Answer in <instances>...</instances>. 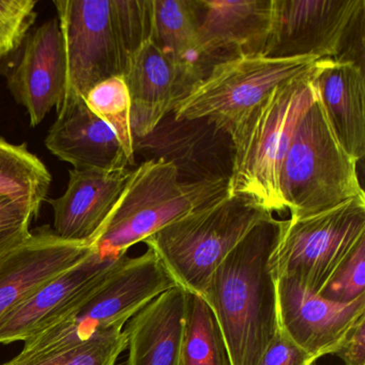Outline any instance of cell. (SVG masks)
<instances>
[{"instance_id": "1", "label": "cell", "mask_w": 365, "mask_h": 365, "mask_svg": "<svg viewBox=\"0 0 365 365\" xmlns=\"http://www.w3.org/2000/svg\"><path fill=\"white\" fill-rule=\"evenodd\" d=\"M281 220L256 225L209 279L202 298L215 314L230 365H257L279 331L277 281L270 260Z\"/></svg>"}, {"instance_id": "2", "label": "cell", "mask_w": 365, "mask_h": 365, "mask_svg": "<svg viewBox=\"0 0 365 365\" xmlns=\"http://www.w3.org/2000/svg\"><path fill=\"white\" fill-rule=\"evenodd\" d=\"M66 55L57 116L100 83L123 76L128 59L149 39L148 0H55Z\"/></svg>"}, {"instance_id": "3", "label": "cell", "mask_w": 365, "mask_h": 365, "mask_svg": "<svg viewBox=\"0 0 365 365\" xmlns=\"http://www.w3.org/2000/svg\"><path fill=\"white\" fill-rule=\"evenodd\" d=\"M317 99L312 74L297 78L273 89L230 130L234 160L228 193L250 196L272 213L285 210L282 165L299 120Z\"/></svg>"}, {"instance_id": "4", "label": "cell", "mask_w": 365, "mask_h": 365, "mask_svg": "<svg viewBox=\"0 0 365 365\" xmlns=\"http://www.w3.org/2000/svg\"><path fill=\"white\" fill-rule=\"evenodd\" d=\"M273 213L254 198L226 193L144 240L177 286L202 297L215 269Z\"/></svg>"}, {"instance_id": "5", "label": "cell", "mask_w": 365, "mask_h": 365, "mask_svg": "<svg viewBox=\"0 0 365 365\" xmlns=\"http://www.w3.org/2000/svg\"><path fill=\"white\" fill-rule=\"evenodd\" d=\"M227 192V180L185 182L173 164L146 160L132 170L93 247L102 256L125 255L130 247Z\"/></svg>"}, {"instance_id": "6", "label": "cell", "mask_w": 365, "mask_h": 365, "mask_svg": "<svg viewBox=\"0 0 365 365\" xmlns=\"http://www.w3.org/2000/svg\"><path fill=\"white\" fill-rule=\"evenodd\" d=\"M358 162L339 144L316 100L299 120L282 165L279 190L290 219H302L365 197Z\"/></svg>"}, {"instance_id": "7", "label": "cell", "mask_w": 365, "mask_h": 365, "mask_svg": "<svg viewBox=\"0 0 365 365\" xmlns=\"http://www.w3.org/2000/svg\"><path fill=\"white\" fill-rule=\"evenodd\" d=\"M176 286L153 250L125 255L99 288L63 318L24 341V354L58 349L98 333L123 329L148 303Z\"/></svg>"}, {"instance_id": "8", "label": "cell", "mask_w": 365, "mask_h": 365, "mask_svg": "<svg viewBox=\"0 0 365 365\" xmlns=\"http://www.w3.org/2000/svg\"><path fill=\"white\" fill-rule=\"evenodd\" d=\"M318 61L243 55L220 61L175 104L170 114L176 120L209 119L230 133L273 89L313 73Z\"/></svg>"}, {"instance_id": "9", "label": "cell", "mask_w": 365, "mask_h": 365, "mask_svg": "<svg viewBox=\"0 0 365 365\" xmlns=\"http://www.w3.org/2000/svg\"><path fill=\"white\" fill-rule=\"evenodd\" d=\"M363 236L365 197L302 219L283 220L271 270L275 279L289 277L318 294Z\"/></svg>"}, {"instance_id": "10", "label": "cell", "mask_w": 365, "mask_h": 365, "mask_svg": "<svg viewBox=\"0 0 365 365\" xmlns=\"http://www.w3.org/2000/svg\"><path fill=\"white\" fill-rule=\"evenodd\" d=\"M365 0H273L269 58L314 57L344 61L364 25Z\"/></svg>"}, {"instance_id": "11", "label": "cell", "mask_w": 365, "mask_h": 365, "mask_svg": "<svg viewBox=\"0 0 365 365\" xmlns=\"http://www.w3.org/2000/svg\"><path fill=\"white\" fill-rule=\"evenodd\" d=\"M173 164L185 182L230 180L234 146L230 133L209 119L176 120L168 114L151 133L134 140V153Z\"/></svg>"}, {"instance_id": "12", "label": "cell", "mask_w": 365, "mask_h": 365, "mask_svg": "<svg viewBox=\"0 0 365 365\" xmlns=\"http://www.w3.org/2000/svg\"><path fill=\"white\" fill-rule=\"evenodd\" d=\"M123 256H102L93 249L53 277L0 319V344L27 341L58 322L101 286Z\"/></svg>"}, {"instance_id": "13", "label": "cell", "mask_w": 365, "mask_h": 365, "mask_svg": "<svg viewBox=\"0 0 365 365\" xmlns=\"http://www.w3.org/2000/svg\"><path fill=\"white\" fill-rule=\"evenodd\" d=\"M123 78L131 102L134 140L151 133L172 112L175 104L202 81L150 39L145 40L129 57Z\"/></svg>"}, {"instance_id": "14", "label": "cell", "mask_w": 365, "mask_h": 365, "mask_svg": "<svg viewBox=\"0 0 365 365\" xmlns=\"http://www.w3.org/2000/svg\"><path fill=\"white\" fill-rule=\"evenodd\" d=\"M275 281L279 329L315 361L334 354L352 324L365 314V297L341 304L305 289L289 277Z\"/></svg>"}, {"instance_id": "15", "label": "cell", "mask_w": 365, "mask_h": 365, "mask_svg": "<svg viewBox=\"0 0 365 365\" xmlns=\"http://www.w3.org/2000/svg\"><path fill=\"white\" fill-rule=\"evenodd\" d=\"M65 84L63 34L58 19L53 18L27 36L20 61L8 76V88L36 128L59 106Z\"/></svg>"}, {"instance_id": "16", "label": "cell", "mask_w": 365, "mask_h": 365, "mask_svg": "<svg viewBox=\"0 0 365 365\" xmlns=\"http://www.w3.org/2000/svg\"><path fill=\"white\" fill-rule=\"evenodd\" d=\"M95 247L65 240L48 226L0 259V319L42 285L84 259Z\"/></svg>"}, {"instance_id": "17", "label": "cell", "mask_w": 365, "mask_h": 365, "mask_svg": "<svg viewBox=\"0 0 365 365\" xmlns=\"http://www.w3.org/2000/svg\"><path fill=\"white\" fill-rule=\"evenodd\" d=\"M273 0H198V54L212 59L262 55L272 16Z\"/></svg>"}, {"instance_id": "18", "label": "cell", "mask_w": 365, "mask_h": 365, "mask_svg": "<svg viewBox=\"0 0 365 365\" xmlns=\"http://www.w3.org/2000/svg\"><path fill=\"white\" fill-rule=\"evenodd\" d=\"M132 170H69L65 193L48 200L54 213L55 234L65 240L84 242L93 247L123 194Z\"/></svg>"}, {"instance_id": "19", "label": "cell", "mask_w": 365, "mask_h": 365, "mask_svg": "<svg viewBox=\"0 0 365 365\" xmlns=\"http://www.w3.org/2000/svg\"><path fill=\"white\" fill-rule=\"evenodd\" d=\"M312 82L339 144L360 161L365 155L363 68L351 61L319 59Z\"/></svg>"}, {"instance_id": "20", "label": "cell", "mask_w": 365, "mask_h": 365, "mask_svg": "<svg viewBox=\"0 0 365 365\" xmlns=\"http://www.w3.org/2000/svg\"><path fill=\"white\" fill-rule=\"evenodd\" d=\"M46 146L76 170L113 172L131 165L115 132L87 108L84 100L57 116Z\"/></svg>"}, {"instance_id": "21", "label": "cell", "mask_w": 365, "mask_h": 365, "mask_svg": "<svg viewBox=\"0 0 365 365\" xmlns=\"http://www.w3.org/2000/svg\"><path fill=\"white\" fill-rule=\"evenodd\" d=\"M187 299L174 286L128 322L127 365H180Z\"/></svg>"}, {"instance_id": "22", "label": "cell", "mask_w": 365, "mask_h": 365, "mask_svg": "<svg viewBox=\"0 0 365 365\" xmlns=\"http://www.w3.org/2000/svg\"><path fill=\"white\" fill-rule=\"evenodd\" d=\"M149 39L200 78L207 76L198 54V0H148Z\"/></svg>"}, {"instance_id": "23", "label": "cell", "mask_w": 365, "mask_h": 365, "mask_svg": "<svg viewBox=\"0 0 365 365\" xmlns=\"http://www.w3.org/2000/svg\"><path fill=\"white\" fill-rule=\"evenodd\" d=\"M52 175L26 145L0 138V196L24 202L36 215L48 197Z\"/></svg>"}, {"instance_id": "24", "label": "cell", "mask_w": 365, "mask_h": 365, "mask_svg": "<svg viewBox=\"0 0 365 365\" xmlns=\"http://www.w3.org/2000/svg\"><path fill=\"white\" fill-rule=\"evenodd\" d=\"M180 365H230L215 314L197 294H187Z\"/></svg>"}, {"instance_id": "25", "label": "cell", "mask_w": 365, "mask_h": 365, "mask_svg": "<svg viewBox=\"0 0 365 365\" xmlns=\"http://www.w3.org/2000/svg\"><path fill=\"white\" fill-rule=\"evenodd\" d=\"M127 349L123 329H112L91 339L58 349L24 354L20 352L0 365H117L119 356Z\"/></svg>"}, {"instance_id": "26", "label": "cell", "mask_w": 365, "mask_h": 365, "mask_svg": "<svg viewBox=\"0 0 365 365\" xmlns=\"http://www.w3.org/2000/svg\"><path fill=\"white\" fill-rule=\"evenodd\" d=\"M87 108L108 123L133 165L135 161L131 128V102L123 76H113L89 91L84 98Z\"/></svg>"}, {"instance_id": "27", "label": "cell", "mask_w": 365, "mask_h": 365, "mask_svg": "<svg viewBox=\"0 0 365 365\" xmlns=\"http://www.w3.org/2000/svg\"><path fill=\"white\" fill-rule=\"evenodd\" d=\"M318 294L326 300L341 304L354 302L365 297V236L359 239Z\"/></svg>"}, {"instance_id": "28", "label": "cell", "mask_w": 365, "mask_h": 365, "mask_svg": "<svg viewBox=\"0 0 365 365\" xmlns=\"http://www.w3.org/2000/svg\"><path fill=\"white\" fill-rule=\"evenodd\" d=\"M35 0H0V61L24 43L37 19Z\"/></svg>"}, {"instance_id": "29", "label": "cell", "mask_w": 365, "mask_h": 365, "mask_svg": "<svg viewBox=\"0 0 365 365\" xmlns=\"http://www.w3.org/2000/svg\"><path fill=\"white\" fill-rule=\"evenodd\" d=\"M34 217L29 205L0 196V259L29 238Z\"/></svg>"}, {"instance_id": "30", "label": "cell", "mask_w": 365, "mask_h": 365, "mask_svg": "<svg viewBox=\"0 0 365 365\" xmlns=\"http://www.w3.org/2000/svg\"><path fill=\"white\" fill-rule=\"evenodd\" d=\"M316 361L279 328L257 365H312Z\"/></svg>"}, {"instance_id": "31", "label": "cell", "mask_w": 365, "mask_h": 365, "mask_svg": "<svg viewBox=\"0 0 365 365\" xmlns=\"http://www.w3.org/2000/svg\"><path fill=\"white\" fill-rule=\"evenodd\" d=\"M334 356L344 365H365V314L352 324Z\"/></svg>"}, {"instance_id": "32", "label": "cell", "mask_w": 365, "mask_h": 365, "mask_svg": "<svg viewBox=\"0 0 365 365\" xmlns=\"http://www.w3.org/2000/svg\"><path fill=\"white\" fill-rule=\"evenodd\" d=\"M312 365H316V364H312Z\"/></svg>"}]
</instances>
